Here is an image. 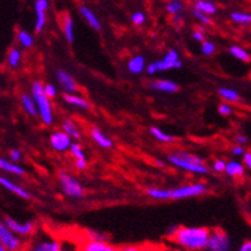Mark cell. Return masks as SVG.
I'll list each match as a JSON object with an SVG mask.
<instances>
[{
    "label": "cell",
    "instance_id": "21",
    "mask_svg": "<svg viewBox=\"0 0 251 251\" xmlns=\"http://www.w3.org/2000/svg\"><path fill=\"white\" fill-rule=\"evenodd\" d=\"M147 69V64H145V59L141 55H135L127 61V70L131 74H140L144 70Z\"/></svg>",
    "mask_w": 251,
    "mask_h": 251
},
{
    "label": "cell",
    "instance_id": "23",
    "mask_svg": "<svg viewBox=\"0 0 251 251\" xmlns=\"http://www.w3.org/2000/svg\"><path fill=\"white\" fill-rule=\"evenodd\" d=\"M61 129H63V131H65L72 139H76V140H80L81 139V133L80 130H79V126H77L73 120H70V119H67V120L61 124Z\"/></svg>",
    "mask_w": 251,
    "mask_h": 251
},
{
    "label": "cell",
    "instance_id": "36",
    "mask_svg": "<svg viewBox=\"0 0 251 251\" xmlns=\"http://www.w3.org/2000/svg\"><path fill=\"white\" fill-rule=\"evenodd\" d=\"M86 237H88V241H106L108 240V236L100 231H94V230H89L86 232Z\"/></svg>",
    "mask_w": 251,
    "mask_h": 251
},
{
    "label": "cell",
    "instance_id": "28",
    "mask_svg": "<svg viewBox=\"0 0 251 251\" xmlns=\"http://www.w3.org/2000/svg\"><path fill=\"white\" fill-rule=\"evenodd\" d=\"M219 95L221 99H224L226 102H237L240 100V95L236 90L230 88H220L218 90Z\"/></svg>",
    "mask_w": 251,
    "mask_h": 251
},
{
    "label": "cell",
    "instance_id": "8",
    "mask_svg": "<svg viewBox=\"0 0 251 251\" xmlns=\"http://www.w3.org/2000/svg\"><path fill=\"white\" fill-rule=\"evenodd\" d=\"M3 223L6 226L22 237H29L35 232L36 225L34 221H19L11 216H4Z\"/></svg>",
    "mask_w": 251,
    "mask_h": 251
},
{
    "label": "cell",
    "instance_id": "19",
    "mask_svg": "<svg viewBox=\"0 0 251 251\" xmlns=\"http://www.w3.org/2000/svg\"><path fill=\"white\" fill-rule=\"evenodd\" d=\"M79 13H80L81 17L84 18V20H85V22L90 25L91 28L95 29V30H100V28H101V24H100V20L98 19L97 14H95L94 11L91 10V9H89L88 6L83 5L79 8Z\"/></svg>",
    "mask_w": 251,
    "mask_h": 251
},
{
    "label": "cell",
    "instance_id": "20",
    "mask_svg": "<svg viewBox=\"0 0 251 251\" xmlns=\"http://www.w3.org/2000/svg\"><path fill=\"white\" fill-rule=\"evenodd\" d=\"M0 169L8 174H14L18 175V176H23L25 174V170L19 165L18 163H14V161L11 160H6L4 157L0 159Z\"/></svg>",
    "mask_w": 251,
    "mask_h": 251
},
{
    "label": "cell",
    "instance_id": "14",
    "mask_svg": "<svg viewBox=\"0 0 251 251\" xmlns=\"http://www.w3.org/2000/svg\"><path fill=\"white\" fill-rule=\"evenodd\" d=\"M89 133H90V138L93 139L100 148H102V149H111V148L114 147L113 140H111L109 136L105 135L98 126H91L90 130H89Z\"/></svg>",
    "mask_w": 251,
    "mask_h": 251
},
{
    "label": "cell",
    "instance_id": "44",
    "mask_svg": "<svg viewBox=\"0 0 251 251\" xmlns=\"http://www.w3.org/2000/svg\"><path fill=\"white\" fill-rule=\"evenodd\" d=\"M246 152V150L244 149V147L241 145H236V147L232 148L231 150V154L232 156H244V154Z\"/></svg>",
    "mask_w": 251,
    "mask_h": 251
},
{
    "label": "cell",
    "instance_id": "46",
    "mask_svg": "<svg viewBox=\"0 0 251 251\" xmlns=\"http://www.w3.org/2000/svg\"><path fill=\"white\" fill-rule=\"evenodd\" d=\"M193 38H194V40H196V42H199V43L205 42L204 31H202V30H195L193 33Z\"/></svg>",
    "mask_w": 251,
    "mask_h": 251
},
{
    "label": "cell",
    "instance_id": "29",
    "mask_svg": "<svg viewBox=\"0 0 251 251\" xmlns=\"http://www.w3.org/2000/svg\"><path fill=\"white\" fill-rule=\"evenodd\" d=\"M148 196L155 200H169L171 198V191L165 190V189H157V188H149L147 190Z\"/></svg>",
    "mask_w": 251,
    "mask_h": 251
},
{
    "label": "cell",
    "instance_id": "7",
    "mask_svg": "<svg viewBox=\"0 0 251 251\" xmlns=\"http://www.w3.org/2000/svg\"><path fill=\"white\" fill-rule=\"evenodd\" d=\"M207 191V186L204 182H194V184L182 185L180 188L171 190V198L175 200L188 199L194 196L204 195Z\"/></svg>",
    "mask_w": 251,
    "mask_h": 251
},
{
    "label": "cell",
    "instance_id": "35",
    "mask_svg": "<svg viewBox=\"0 0 251 251\" xmlns=\"http://www.w3.org/2000/svg\"><path fill=\"white\" fill-rule=\"evenodd\" d=\"M70 154L75 157V160H76V159H86L85 151H84L83 148H81L77 143L72 144V148H70Z\"/></svg>",
    "mask_w": 251,
    "mask_h": 251
},
{
    "label": "cell",
    "instance_id": "34",
    "mask_svg": "<svg viewBox=\"0 0 251 251\" xmlns=\"http://www.w3.org/2000/svg\"><path fill=\"white\" fill-rule=\"evenodd\" d=\"M191 14L194 15V18L195 19H198V22L200 23V24L202 25H210L211 24V19H210L209 15L204 14V13H201L200 10H198V9H191Z\"/></svg>",
    "mask_w": 251,
    "mask_h": 251
},
{
    "label": "cell",
    "instance_id": "33",
    "mask_svg": "<svg viewBox=\"0 0 251 251\" xmlns=\"http://www.w3.org/2000/svg\"><path fill=\"white\" fill-rule=\"evenodd\" d=\"M18 42H19L20 45H23L24 48H30L33 47L34 44V39L28 31L20 30L19 33H18Z\"/></svg>",
    "mask_w": 251,
    "mask_h": 251
},
{
    "label": "cell",
    "instance_id": "27",
    "mask_svg": "<svg viewBox=\"0 0 251 251\" xmlns=\"http://www.w3.org/2000/svg\"><path fill=\"white\" fill-rule=\"evenodd\" d=\"M63 31L64 35L69 43L74 42V22L70 15H65L63 19Z\"/></svg>",
    "mask_w": 251,
    "mask_h": 251
},
{
    "label": "cell",
    "instance_id": "51",
    "mask_svg": "<svg viewBox=\"0 0 251 251\" xmlns=\"http://www.w3.org/2000/svg\"><path fill=\"white\" fill-rule=\"evenodd\" d=\"M156 165H159V168H164L165 166V163L163 160H156Z\"/></svg>",
    "mask_w": 251,
    "mask_h": 251
},
{
    "label": "cell",
    "instance_id": "32",
    "mask_svg": "<svg viewBox=\"0 0 251 251\" xmlns=\"http://www.w3.org/2000/svg\"><path fill=\"white\" fill-rule=\"evenodd\" d=\"M166 10H168L169 14L174 15L175 17V15L181 14V11L184 10V5H182V3L180 0H175V1L170 0L168 3V5H166Z\"/></svg>",
    "mask_w": 251,
    "mask_h": 251
},
{
    "label": "cell",
    "instance_id": "18",
    "mask_svg": "<svg viewBox=\"0 0 251 251\" xmlns=\"http://www.w3.org/2000/svg\"><path fill=\"white\" fill-rule=\"evenodd\" d=\"M118 249L108 241H86L81 246V251H116Z\"/></svg>",
    "mask_w": 251,
    "mask_h": 251
},
{
    "label": "cell",
    "instance_id": "13",
    "mask_svg": "<svg viewBox=\"0 0 251 251\" xmlns=\"http://www.w3.org/2000/svg\"><path fill=\"white\" fill-rule=\"evenodd\" d=\"M0 184H1V186H3V188H5L6 190H9L10 193L15 194V195L19 196V198H22V199H25V200L31 199V195L28 190H25V189L22 188L19 184H17V182H14V181H11V180L8 179L6 176L0 177Z\"/></svg>",
    "mask_w": 251,
    "mask_h": 251
},
{
    "label": "cell",
    "instance_id": "6",
    "mask_svg": "<svg viewBox=\"0 0 251 251\" xmlns=\"http://www.w3.org/2000/svg\"><path fill=\"white\" fill-rule=\"evenodd\" d=\"M231 239L225 231L220 229L210 230L209 243H207V251H230L231 249Z\"/></svg>",
    "mask_w": 251,
    "mask_h": 251
},
{
    "label": "cell",
    "instance_id": "26",
    "mask_svg": "<svg viewBox=\"0 0 251 251\" xmlns=\"http://www.w3.org/2000/svg\"><path fill=\"white\" fill-rule=\"evenodd\" d=\"M229 52H230V55L234 56L235 59L245 61V63L250 61L251 59L248 50H245L243 47H240V45H231V47L229 48Z\"/></svg>",
    "mask_w": 251,
    "mask_h": 251
},
{
    "label": "cell",
    "instance_id": "50",
    "mask_svg": "<svg viewBox=\"0 0 251 251\" xmlns=\"http://www.w3.org/2000/svg\"><path fill=\"white\" fill-rule=\"evenodd\" d=\"M237 251H251V240H248L241 244Z\"/></svg>",
    "mask_w": 251,
    "mask_h": 251
},
{
    "label": "cell",
    "instance_id": "30",
    "mask_svg": "<svg viewBox=\"0 0 251 251\" xmlns=\"http://www.w3.org/2000/svg\"><path fill=\"white\" fill-rule=\"evenodd\" d=\"M20 61H22V51L18 48H11L8 52V58H6L8 65L10 68H18Z\"/></svg>",
    "mask_w": 251,
    "mask_h": 251
},
{
    "label": "cell",
    "instance_id": "3",
    "mask_svg": "<svg viewBox=\"0 0 251 251\" xmlns=\"http://www.w3.org/2000/svg\"><path fill=\"white\" fill-rule=\"evenodd\" d=\"M31 95L35 100L39 109V118L45 125H51L54 123V113H52V106L50 98L45 94L44 85L40 81H34L31 85Z\"/></svg>",
    "mask_w": 251,
    "mask_h": 251
},
{
    "label": "cell",
    "instance_id": "22",
    "mask_svg": "<svg viewBox=\"0 0 251 251\" xmlns=\"http://www.w3.org/2000/svg\"><path fill=\"white\" fill-rule=\"evenodd\" d=\"M225 174L230 177H239L243 176L245 174V165L240 161H229L226 164V169H225Z\"/></svg>",
    "mask_w": 251,
    "mask_h": 251
},
{
    "label": "cell",
    "instance_id": "48",
    "mask_svg": "<svg viewBox=\"0 0 251 251\" xmlns=\"http://www.w3.org/2000/svg\"><path fill=\"white\" fill-rule=\"evenodd\" d=\"M243 161L245 168H248L249 170H251V151H246L243 156Z\"/></svg>",
    "mask_w": 251,
    "mask_h": 251
},
{
    "label": "cell",
    "instance_id": "12",
    "mask_svg": "<svg viewBox=\"0 0 251 251\" xmlns=\"http://www.w3.org/2000/svg\"><path fill=\"white\" fill-rule=\"evenodd\" d=\"M56 79L60 84L61 89L65 91V94H75L77 91V84L74 77L65 70H58L56 72Z\"/></svg>",
    "mask_w": 251,
    "mask_h": 251
},
{
    "label": "cell",
    "instance_id": "15",
    "mask_svg": "<svg viewBox=\"0 0 251 251\" xmlns=\"http://www.w3.org/2000/svg\"><path fill=\"white\" fill-rule=\"evenodd\" d=\"M63 99L67 104L72 105L74 108L80 109V110H89L90 109V102L85 98L81 97V95L76 94V93L75 94H65L63 97Z\"/></svg>",
    "mask_w": 251,
    "mask_h": 251
},
{
    "label": "cell",
    "instance_id": "1",
    "mask_svg": "<svg viewBox=\"0 0 251 251\" xmlns=\"http://www.w3.org/2000/svg\"><path fill=\"white\" fill-rule=\"evenodd\" d=\"M210 230L199 226H180L173 241L188 251L205 250L209 243Z\"/></svg>",
    "mask_w": 251,
    "mask_h": 251
},
{
    "label": "cell",
    "instance_id": "40",
    "mask_svg": "<svg viewBox=\"0 0 251 251\" xmlns=\"http://www.w3.org/2000/svg\"><path fill=\"white\" fill-rule=\"evenodd\" d=\"M116 251H155L154 249L147 248V246H122V248H118Z\"/></svg>",
    "mask_w": 251,
    "mask_h": 251
},
{
    "label": "cell",
    "instance_id": "39",
    "mask_svg": "<svg viewBox=\"0 0 251 251\" xmlns=\"http://www.w3.org/2000/svg\"><path fill=\"white\" fill-rule=\"evenodd\" d=\"M226 161L223 160V159H216L213 163V165H211V169H213L215 173H223V171H225V169H226Z\"/></svg>",
    "mask_w": 251,
    "mask_h": 251
},
{
    "label": "cell",
    "instance_id": "31",
    "mask_svg": "<svg viewBox=\"0 0 251 251\" xmlns=\"http://www.w3.org/2000/svg\"><path fill=\"white\" fill-rule=\"evenodd\" d=\"M231 20L236 24L249 25L251 24V14L245 13V11H234L231 13Z\"/></svg>",
    "mask_w": 251,
    "mask_h": 251
},
{
    "label": "cell",
    "instance_id": "37",
    "mask_svg": "<svg viewBox=\"0 0 251 251\" xmlns=\"http://www.w3.org/2000/svg\"><path fill=\"white\" fill-rule=\"evenodd\" d=\"M215 51H216V47L214 43L209 42V40H205V42L201 43V52L205 56L213 55Z\"/></svg>",
    "mask_w": 251,
    "mask_h": 251
},
{
    "label": "cell",
    "instance_id": "45",
    "mask_svg": "<svg viewBox=\"0 0 251 251\" xmlns=\"http://www.w3.org/2000/svg\"><path fill=\"white\" fill-rule=\"evenodd\" d=\"M75 168L77 170H85V169H88V161H86V159H76L75 160Z\"/></svg>",
    "mask_w": 251,
    "mask_h": 251
},
{
    "label": "cell",
    "instance_id": "41",
    "mask_svg": "<svg viewBox=\"0 0 251 251\" xmlns=\"http://www.w3.org/2000/svg\"><path fill=\"white\" fill-rule=\"evenodd\" d=\"M218 110H219V114L223 116H229L230 114L232 113V108L229 102H223V104L219 105Z\"/></svg>",
    "mask_w": 251,
    "mask_h": 251
},
{
    "label": "cell",
    "instance_id": "10",
    "mask_svg": "<svg viewBox=\"0 0 251 251\" xmlns=\"http://www.w3.org/2000/svg\"><path fill=\"white\" fill-rule=\"evenodd\" d=\"M50 144H51L52 149L59 152H64L70 150L72 148L73 140L65 131H54L50 135Z\"/></svg>",
    "mask_w": 251,
    "mask_h": 251
},
{
    "label": "cell",
    "instance_id": "24",
    "mask_svg": "<svg viewBox=\"0 0 251 251\" xmlns=\"http://www.w3.org/2000/svg\"><path fill=\"white\" fill-rule=\"evenodd\" d=\"M194 5H195L194 8L198 9V10H200L201 13H204V14L209 15V17L210 15L216 14V11H218L215 4L211 3L210 0H196Z\"/></svg>",
    "mask_w": 251,
    "mask_h": 251
},
{
    "label": "cell",
    "instance_id": "53",
    "mask_svg": "<svg viewBox=\"0 0 251 251\" xmlns=\"http://www.w3.org/2000/svg\"><path fill=\"white\" fill-rule=\"evenodd\" d=\"M155 251H174V250H169V249H163V250H155Z\"/></svg>",
    "mask_w": 251,
    "mask_h": 251
},
{
    "label": "cell",
    "instance_id": "4",
    "mask_svg": "<svg viewBox=\"0 0 251 251\" xmlns=\"http://www.w3.org/2000/svg\"><path fill=\"white\" fill-rule=\"evenodd\" d=\"M59 182H60L61 190L69 198H74V199H81L84 196V188L81 182L73 176L72 174L67 173V171H60L59 173Z\"/></svg>",
    "mask_w": 251,
    "mask_h": 251
},
{
    "label": "cell",
    "instance_id": "55",
    "mask_svg": "<svg viewBox=\"0 0 251 251\" xmlns=\"http://www.w3.org/2000/svg\"><path fill=\"white\" fill-rule=\"evenodd\" d=\"M173 1H175V0H173Z\"/></svg>",
    "mask_w": 251,
    "mask_h": 251
},
{
    "label": "cell",
    "instance_id": "54",
    "mask_svg": "<svg viewBox=\"0 0 251 251\" xmlns=\"http://www.w3.org/2000/svg\"><path fill=\"white\" fill-rule=\"evenodd\" d=\"M61 251H67V250H61Z\"/></svg>",
    "mask_w": 251,
    "mask_h": 251
},
{
    "label": "cell",
    "instance_id": "5",
    "mask_svg": "<svg viewBox=\"0 0 251 251\" xmlns=\"http://www.w3.org/2000/svg\"><path fill=\"white\" fill-rule=\"evenodd\" d=\"M0 244H3L8 251H23L25 249L23 237L11 231L5 224H0Z\"/></svg>",
    "mask_w": 251,
    "mask_h": 251
},
{
    "label": "cell",
    "instance_id": "43",
    "mask_svg": "<svg viewBox=\"0 0 251 251\" xmlns=\"http://www.w3.org/2000/svg\"><path fill=\"white\" fill-rule=\"evenodd\" d=\"M44 91H45V94H47L48 97L50 98V99L55 97L56 93H58V91H56V88L54 85H52V84H45V85H44Z\"/></svg>",
    "mask_w": 251,
    "mask_h": 251
},
{
    "label": "cell",
    "instance_id": "52",
    "mask_svg": "<svg viewBox=\"0 0 251 251\" xmlns=\"http://www.w3.org/2000/svg\"><path fill=\"white\" fill-rule=\"evenodd\" d=\"M0 251H8V249H6L3 244H0Z\"/></svg>",
    "mask_w": 251,
    "mask_h": 251
},
{
    "label": "cell",
    "instance_id": "16",
    "mask_svg": "<svg viewBox=\"0 0 251 251\" xmlns=\"http://www.w3.org/2000/svg\"><path fill=\"white\" fill-rule=\"evenodd\" d=\"M20 101H22L23 109H24V111L28 114L29 116H31V118H38V116H40L39 115L38 105H36L33 95L23 94L22 98H20Z\"/></svg>",
    "mask_w": 251,
    "mask_h": 251
},
{
    "label": "cell",
    "instance_id": "2",
    "mask_svg": "<svg viewBox=\"0 0 251 251\" xmlns=\"http://www.w3.org/2000/svg\"><path fill=\"white\" fill-rule=\"evenodd\" d=\"M168 161L175 168L188 171L191 174L205 175L209 171L201 157L190 151H185V150H175V151L170 152L168 155Z\"/></svg>",
    "mask_w": 251,
    "mask_h": 251
},
{
    "label": "cell",
    "instance_id": "9",
    "mask_svg": "<svg viewBox=\"0 0 251 251\" xmlns=\"http://www.w3.org/2000/svg\"><path fill=\"white\" fill-rule=\"evenodd\" d=\"M63 246L59 240L52 237H36L29 245L25 246L24 251H61Z\"/></svg>",
    "mask_w": 251,
    "mask_h": 251
},
{
    "label": "cell",
    "instance_id": "17",
    "mask_svg": "<svg viewBox=\"0 0 251 251\" xmlns=\"http://www.w3.org/2000/svg\"><path fill=\"white\" fill-rule=\"evenodd\" d=\"M150 89L156 91H161V93H176L179 90V86L176 83L171 80H155L152 83H150L149 85Z\"/></svg>",
    "mask_w": 251,
    "mask_h": 251
},
{
    "label": "cell",
    "instance_id": "25",
    "mask_svg": "<svg viewBox=\"0 0 251 251\" xmlns=\"http://www.w3.org/2000/svg\"><path fill=\"white\" fill-rule=\"evenodd\" d=\"M150 134L156 139L157 141H160V143H166V144H170V143H174L175 141V136L174 135H170V134L165 133L160 127L157 126H151L150 127Z\"/></svg>",
    "mask_w": 251,
    "mask_h": 251
},
{
    "label": "cell",
    "instance_id": "11",
    "mask_svg": "<svg viewBox=\"0 0 251 251\" xmlns=\"http://www.w3.org/2000/svg\"><path fill=\"white\" fill-rule=\"evenodd\" d=\"M35 8V31L40 33L47 24V10L49 9V1L48 0H35L34 3Z\"/></svg>",
    "mask_w": 251,
    "mask_h": 251
},
{
    "label": "cell",
    "instance_id": "47",
    "mask_svg": "<svg viewBox=\"0 0 251 251\" xmlns=\"http://www.w3.org/2000/svg\"><path fill=\"white\" fill-rule=\"evenodd\" d=\"M180 226H177V225H171V226L168 227V230H166V236L170 237V239H173V237L176 235L177 230H179Z\"/></svg>",
    "mask_w": 251,
    "mask_h": 251
},
{
    "label": "cell",
    "instance_id": "49",
    "mask_svg": "<svg viewBox=\"0 0 251 251\" xmlns=\"http://www.w3.org/2000/svg\"><path fill=\"white\" fill-rule=\"evenodd\" d=\"M235 141H236L237 145H241V147H244L245 144H248V136L245 135H237L236 138H235Z\"/></svg>",
    "mask_w": 251,
    "mask_h": 251
},
{
    "label": "cell",
    "instance_id": "42",
    "mask_svg": "<svg viewBox=\"0 0 251 251\" xmlns=\"http://www.w3.org/2000/svg\"><path fill=\"white\" fill-rule=\"evenodd\" d=\"M9 156H10V160L18 163V161L22 160V151L19 149H10L9 150Z\"/></svg>",
    "mask_w": 251,
    "mask_h": 251
},
{
    "label": "cell",
    "instance_id": "38",
    "mask_svg": "<svg viewBox=\"0 0 251 251\" xmlns=\"http://www.w3.org/2000/svg\"><path fill=\"white\" fill-rule=\"evenodd\" d=\"M131 22L135 25H138V26H140V25H144L145 22H147V15L144 14L143 11H135V13L131 15Z\"/></svg>",
    "mask_w": 251,
    "mask_h": 251
}]
</instances>
